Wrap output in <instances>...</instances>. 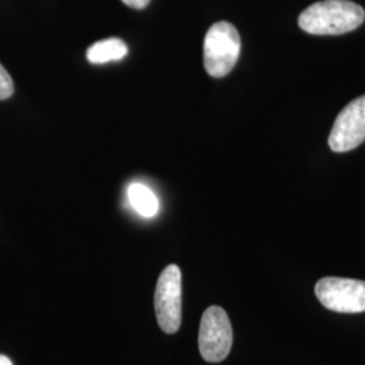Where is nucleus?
<instances>
[{
	"mask_svg": "<svg viewBox=\"0 0 365 365\" xmlns=\"http://www.w3.org/2000/svg\"><path fill=\"white\" fill-rule=\"evenodd\" d=\"M14 81L7 69L0 64V101H6L14 95Z\"/></svg>",
	"mask_w": 365,
	"mask_h": 365,
	"instance_id": "obj_9",
	"label": "nucleus"
},
{
	"mask_svg": "<svg viewBox=\"0 0 365 365\" xmlns=\"http://www.w3.org/2000/svg\"><path fill=\"white\" fill-rule=\"evenodd\" d=\"M241 53V37L232 24L218 22L210 27L203 43V64L211 78H221L235 68Z\"/></svg>",
	"mask_w": 365,
	"mask_h": 365,
	"instance_id": "obj_2",
	"label": "nucleus"
},
{
	"mask_svg": "<svg viewBox=\"0 0 365 365\" xmlns=\"http://www.w3.org/2000/svg\"><path fill=\"white\" fill-rule=\"evenodd\" d=\"M319 303L334 313L359 314L365 312V282L327 276L315 284Z\"/></svg>",
	"mask_w": 365,
	"mask_h": 365,
	"instance_id": "obj_4",
	"label": "nucleus"
},
{
	"mask_svg": "<svg viewBox=\"0 0 365 365\" xmlns=\"http://www.w3.org/2000/svg\"><path fill=\"white\" fill-rule=\"evenodd\" d=\"M365 141V95L352 101L339 117L329 135V146L333 152L342 153L356 149Z\"/></svg>",
	"mask_w": 365,
	"mask_h": 365,
	"instance_id": "obj_6",
	"label": "nucleus"
},
{
	"mask_svg": "<svg viewBox=\"0 0 365 365\" xmlns=\"http://www.w3.org/2000/svg\"><path fill=\"white\" fill-rule=\"evenodd\" d=\"M126 6H129L131 9H135V10H143L145 9L150 0H122Z\"/></svg>",
	"mask_w": 365,
	"mask_h": 365,
	"instance_id": "obj_10",
	"label": "nucleus"
},
{
	"mask_svg": "<svg viewBox=\"0 0 365 365\" xmlns=\"http://www.w3.org/2000/svg\"><path fill=\"white\" fill-rule=\"evenodd\" d=\"M233 329L227 313L220 306H211L199 327V352L207 363H221L232 349Z\"/></svg>",
	"mask_w": 365,
	"mask_h": 365,
	"instance_id": "obj_5",
	"label": "nucleus"
},
{
	"mask_svg": "<svg viewBox=\"0 0 365 365\" xmlns=\"http://www.w3.org/2000/svg\"><path fill=\"white\" fill-rule=\"evenodd\" d=\"M155 312L164 333L175 334L182 325V271L170 264L164 268L155 291Z\"/></svg>",
	"mask_w": 365,
	"mask_h": 365,
	"instance_id": "obj_3",
	"label": "nucleus"
},
{
	"mask_svg": "<svg viewBox=\"0 0 365 365\" xmlns=\"http://www.w3.org/2000/svg\"><path fill=\"white\" fill-rule=\"evenodd\" d=\"M0 365H13V363H11V360L7 356L0 354Z\"/></svg>",
	"mask_w": 365,
	"mask_h": 365,
	"instance_id": "obj_11",
	"label": "nucleus"
},
{
	"mask_svg": "<svg viewBox=\"0 0 365 365\" xmlns=\"http://www.w3.org/2000/svg\"><path fill=\"white\" fill-rule=\"evenodd\" d=\"M365 21L364 9L349 0H324L300 14V29L314 36H339L356 30Z\"/></svg>",
	"mask_w": 365,
	"mask_h": 365,
	"instance_id": "obj_1",
	"label": "nucleus"
},
{
	"mask_svg": "<svg viewBox=\"0 0 365 365\" xmlns=\"http://www.w3.org/2000/svg\"><path fill=\"white\" fill-rule=\"evenodd\" d=\"M128 196L133 209L140 215L146 218L156 215L158 211V200L156 195L146 185L140 182L131 184L128 190Z\"/></svg>",
	"mask_w": 365,
	"mask_h": 365,
	"instance_id": "obj_8",
	"label": "nucleus"
},
{
	"mask_svg": "<svg viewBox=\"0 0 365 365\" xmlns=\"http://www.w3.org/2000/svg\"><path fill=\"white\" fill-rule=\"evenodd\" d=\"M128 54V45L120 38H107L98 41L87 51V58L91 64H105L117 61Z\"/></svg>",
	"mask_w": 365,
	"mask_h": 365,
	"instance_id": "obj_7",
	"label": "nucleus"
}]
</instances>
